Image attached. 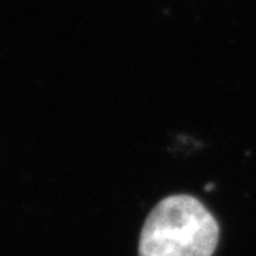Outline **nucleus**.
I'll return each mask as SVG.
<instances>
[{"instance_id":"1","label":"nucleus","mask_w":256,"mask_h":256,"mask_svg":"<svg viewBox=\"0 0 256 256\" xmlns=\"http://www.w3.org/2000/svg\"><path fill=\"white\" fill-rule=\"evenodd\" d=\"M218 238V224L200 200L171 195L150 212L138 256H212Z\"/></svg>"},{"instance_id":"2","label":"nucleus","mask_w":256,"mask_h":256,"mask_svg":"<svg viewBox=\"0 0 256 256\" xmlns=\"http://www.w3.org/2000/svg\"><path fill=\"white\" fill-rule=\"evenodd\" d=\"M212 188H214V185H212V184H210V185H206V191H210Z\"/></svg>"}]
</instances>
